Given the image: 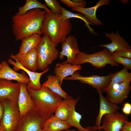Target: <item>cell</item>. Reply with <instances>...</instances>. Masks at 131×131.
<instances>
[{"label":"cell","mask_w":131,"mask_h":131,"mask_svg":"<svg viewBox=\"0 0 131 131\" xmlns=\"http://www.w3.org/2000/svg\"><path fill=\"white\" fill-rule=\"evenodd\" d=\"M86 63L91 64L97 68L103 67L107 64L113 66H119L118 64L113 60L110 53L106 48L91 54L80 51L72 65H81Z\"/></svg>","instance_id":"5b68a950"},{"label":"cell","mask_w":131,"mask_h":131,"mask_svg":"<svg viewBox=\"0 0 131 131\" xmlns=\"http://www.w3.org/2000/svg\"><path fill=\"white\" fill-rule=\"evenodd\" d=\"M114 73H110L105 76L93 75L90 76L81 75L78 71L75 72L70 77H66L65 80H77L81 83L86 84L91 86L98 90H102L109 84L113 76Z\"/></svg>","instance_id":"52a82bcc"},{"label":"cell","mask_w":131,"mask_h":131,"mask_svg":"<svg viewBox=\"0 0 131 131\" xmlns=\"http://www.w3.org/2000/svg\"><path fill=\"white\" fill-rule=\"evenodd\" d=\"M46 11L40 8L30 10L21 15L15 14L12 18V30L16 41L34 34H42L41 30Z\"/></svg>","instance_id":"6da1fadb"},{"label":"cell","mask_w":131,"mask_h":131,"mask_svg":"<svg viewBox=\"0 0 131 131\" xmlns=\"http://www.w3.org/2000/svg\"><path fill=\"white\" fill-rule=\"evenodd\" d=\"M70 110V107L67 100L66 99H64L56 109L54 116L57 119L66 121Z\"/></svg>","instance_id":"83f0119b"},{"label":"cell","mask_w":131,"mask_h":131,"mask_svg":"<svg viewBox=\"0 0 131 131\" xmlns=\"http://www.w3.org/2000/svg\"><path fill=\"white\" fill-rule=\"evenodd\" d=\"M33 101V109L38 115L46 120L55 113L63 100L60 96L49 88L41 86L35 90L27 86Z\"/></svg>","instance_id":"7a4b0ae2"},{"label":"cell","mask_w":131,"mask_h":131,"mask_svg":"<svg viewBox=\"0 0 131 131\" xmlns=\"http://www.w3.org/2000/svg\"><path fill=\"white\" fill-rule=\"evenodd\" d=\"M99 97L100 105L98 115L96 118L95 126L99 127L101 123V120L103 115L106 114H113L120 109L118 105L110 101L105 97L101 90H98Z\"/></svg>","instance_id":"2e32d148"},{"label":"cell","mask_w":131,"mask_h":131,"mask_svg":"<svg viewBox=\"0 0 131 131\" xmlns=\"http://www.w3.org/2000/svg\"><path fill=\"white\" fill-rule=\"evenodd\" d=\"M41 38V35L37 34H34L24 38L21 40L18 53L24 54L36 48Z\"/></svg>","instance_id":"603a6c76"},{"label":"cell","mask_w":131,"mask_h":131,"mask_svg":"<svg viewBox=\"0 0 131 131\" xmlns=\"http://www.w3.org/2000/svg\"><path fill=\"white\" fill-rule=\"evenodd\" d=\"M0 131H1L0 130Z\"/></svg>","instance_id":"f35d334b"},{"label":"cell","mask_w":131,"mask_h":131,"mask_svg":"<svg viewBox=\"0 0 131 131\" xmlns=\"http://www.w3.org/2000/svg\"><path fill=\"white\" fill-rule=\"evenodd\" d=\"M62 44V50L59 53V58L62 60L64 56H66L67 60L62 63L72 64L80 51L77 39L73 35H69Z\"/></svg>","instance_id":"8fae6325"},{"label":"cell","mask_w":131,"mask_h":131,"mask_svg":"<svg viewBox=\"0 0 131 131\" xmlns=\"http://www.w3.org/2000/svg\"><path fill=\"white\" fill-rule=\"evenodd\" d=\"M62 131H79L78 130V131H76V130H69V129H68Z\"/></svg>","instance_id":"d590c367"},{"label":"cell","mask_w":131,"mask_h":131,"mask_svg":"<svg viewBox=\"0 0 131 131\" xmlns=\"http://www.w3.org/2000/svg\"><path fill=\"white\" fill-rule=\"evenodd\" d=\"M62 10V17L63 20L72 18H76L80 19L83 21L85 23L86 26L89 30L92 33L96 34L93 29L91 28L90 25H91L87 20L85 17L82 14L79 13H74L66 10L65 8L61 7Z\"/></svg>","instance_id":"4316f807"},{"label":"cell","mask_w":131,"mask_h":131,"mask_svg":"<svg viewBox=\"0 0 131 131\" xmlns=\"http://www.w3.org/2000/svg\"><path fill=\"white\" fill-rule=\"evenodd\" d=\"M2 68V66L1 64H0V71L1 70Z\"/></svg>","instance_id":"8d00e7d4"},{"label":"cell","mask_w":131,"mask_h":131,"mask_svg":"<svg viewBox=\"0 0 131 131\" xmlns=\"http://www.w3.org/2000/svg\"><path fill=\"white\" fill-rule=\"evenodd\" d=\"M80 97L74 99L71 96L67 97L66 99L70 107V110L67 118L66 121L71 127L76 128L80 131H93L91 127L88 126L86 128L83 127L80 123L82 115L77 112L75 110V106Z\"/></svg>","instance_id":"4fadbf2b"},{"label":"cell","mask_w":131,"mask_h":131,"mask_svg":"<svg viewBox=\"0 0 131 131\" xmlns=\"http://www.w3.org/2000/svg\"><path fill=\"white\" fill-rule=\"evenodd\" d=\"M20 83L0 79V100L7 99L17 103Z\"/></svg>","instance_id":"7c38bea8"},{"label":"cell","mask_w":131,"mask_h":131,"mask_svg":"<svg viewBox=\"0 0 131 131\" xmlns=\"http://www.w3.org/2000/svg\"><path fill=\"white\" fill-rule=\"evenodd\" d=\"M105 36L111 41V43L106 44H101L98 47H102L107 48L110 53L123 48H131V46L125 39L120 35L119 31H117L115 33L112 32L111 33H106Z\"/></svg>","instance_id":"ffe728a7"},{"label":"cell","mask_w":131,"mask_h":131,"mask_svg":"<svg viewBox=\"0 0 131 131\" xmlns=\"http://www.w3.org/2000/svg\"><path fill=\"white\" fill-rule=\"evenodd\" d=\"M110 54L113 59L115 62L122 65L124 68L128 70L131 69V59L115 56L111 53Z\"/></svg>","instance_id":"f546056e"},{"label":"cell","mask_w":131,"mask_h":131,"mask_svg":"<svg viewBox=\"0 0 131 131\" xmlns=\"http://www.w3.org/2000/svg\"><path fill=\"white\" fill-rule=\"evenodd\" d=\"M129 120L128 116L118 111L111 114L103 116L101 120L102 124L99 127H91L93 131L103 129L104 131H120L122 125Z\"/></svg>","instance_id":"ba28073f"},{"label":"cell","mask_w":131,"mask_h":131,"mask_svg":"<svg viewBox=\"0 0 131 131\" xmlns=\"http://www.w3.org/2000/svg\"><path fill=\"white\" fill-rule=\"evenodd\" d=\"M115 56L131 59V47H123L111 53Z\"/></svg>","instance_id":"4dcf8cb0"},{"label":"cell","mask_w":131,"mask_h":131,"mask_svg":"<svg viewBox=\"0 0 131 131\" xmlns=\"http://www.w3.org/2000/svg\"><path fill=\"white\" fill-rule=\"evenodd\" d=\"M72 29L69 19L63 20L61 15L55 14L51 10L46 11L41 31L44 35L50 38L56 47L65 41Z\"/></svg>","instance_id":"3957f363"},{"label":"cell","mask_w":131,"mask_h":131,"mask_svg":"<svg viewBox=\"0 0 131 131\" xmlns=\"http://www.w3.org/2000/svg\"><path fill=\"white\" fill-rule=\"evenodd\" d=\"M113 76L108 86L102 91L105 93L106 91L113 85L119 84L125 81L131 79V73L128 71V69L124 68L120 71L114 73Z\"/></svg>","instance_id":"d4e9b609"},{"label":"cell","mask_w":131,"mask_h":131,"mask_svg":"<svg viewBox=\"0 0 131 131\" xmlns=\"http://www.w3.org/2000/svg\"><path fill=\"white\" fill-rule=\"evenodd\" d=\"M120 131H131V122H126L122 126Z\"/></svg>","instance_id":"836d02e7"},{"label":"cell","mask_w":131,"mask_h":131,"mask_svg":"<svg viewBox=\"0 0 131 131\" xmlns=\"http://www.w3.org/2000/svg\"><path fill=\"white\" fill-rule=\"evenodd\" d=\"M131 81L130 79L113 85L106 92V98L117 105L123 103L127 98L130 91Z\"/></svg>","instance_id":"30bf717a"},{"label":"cell","mask_w":131,"mask_h":131,"mask_svg":"<svg viewBox=\"0 0 131 131\" xmlns=\"http://www.w3.org/2000/svg\"><path fill=\"white\" fill-rule=\"evenodd\" d=\"M2 68L0 71V79L9 80H13L19 83L27 84L30 82L29 78L24 71L18 73L12 69L6 61L1 62Z\"/></svg>","instance_id":"e0dca14e"},{"label":"cell","mask_w":131,"mask_h":131,"mask_svg":"<svg viewBox=\"0 0 131 131\" xmlns=\"http://www.w3.org/2000/svg\"><path fill=\"white\" fill-rule=\"evenodd\" d=\"M10 57L16 60L22 66L30 71L35 72L38 69V56L36 48L24 54H11Z\"/></svg>","instance_id":"5bb4252c"},{"label":"cell","mask_w":131,"mask_h":131,"mask_svg":"<svg viewBox=\"0 0 131 131\" xmlns=\"http://www.w3.org/2000/svg\"><path fill=\"white\" fill-rule=\"evenodd\" d=\"M44 1L53 13L57 15H62L61 7L57 0H45Z\"/></svg>","instance_id":"f1b7e54d"},{"label":"cell","mask_w":131,"mask_h":131,"mask_svg":"<svg viewBox=\"0 0 131 131\" xmlns=\"http://www.w3.org/2000/svg\"><path fill=\"white\" fill-rule=\"evenodd\" d=\"M4 112V108L1 100H0V125Z\"/></svg>","instance_id":"e575fe53"},{"label":"cell","mask_w":131,"mask_h":131,"mask_svg":"<svg viewBox=\"0 0 131 131\" xmlns=\"http://www.w3.org/2000/svg\"><path fill=\"white\" fill-rule=\"evenodd\" d=\"M70 127L66 121L57 119L53 115L46 120L43 131H62Z\"/></svg>","instance_id":"cb8c5ba5"},{"label":"cell","mask_w":131,"mask_h":131,"mask_svg":"<svg viewBox=\"0 0 131 131\" xmlns=\"http://www.w3.org/2000/svg\"><path fill=\"white\" fill-rule=\"evenodd\" d=\"M20 83V89L18 97L17 105L21 118L29 111L33 109V105L27 88V84Z\"/></svg>","instance_id":"ac0fdd59"},{"label":"cell","mask_w":131,"mask_h":131,"mask_svg":"<svg viewBox=\"0 0 131 131\" xmlns=\"http://www.w3.org/2000/svg\"><path fill=\"white\" fill-rule=\"evenodd\" d=\"M110 2L109 0H99L93 7L88 8L78 7L72 9V10L81 13L92 25L100 26L102 25L103 24L102 22L97 17L96 11L100 6L109 5Z\"/></svg>","instance_id":"d6986e66"},{"label":"cell","mask_w":131,"mask_h":131,"mask_svg":"<svg viewBox=\"0 0 131 131\" xmlns=\"http://www.w3.org/2000/svg\"><path fill=\"white\" fill-rule=\"evenodd\" d=\"M98 131H104V130L103 129H101L99 130H98Z\"/></svg>","instance_id":"74e56055"},{"label":"cell","mask_w":131,"mask_h":131,"mask_svg":"<svg viewBox=\"0 0 131 131\" xmlns=\"http://www.w3.org/2000/svg\"><path fill=\"white\" fill-rule=\"evenodd\" d=\"M1 101L4 112L0 130L1 131H15L21 119L17 103L7 99Z\"/></svg>","instance_id":"8992f818"},{"label":"cell","mask_w":131,"mask_h":131,"mask_svg":"<svg viewBox=\"0 0 131 131\" xmlns=\"http://www.w3.org/2000/svg\"><path fill=\"white\" fill-rule=\"evenodd\" d=\"M46 120L31 110L21 118L15 131H43Z\"/></svg>","instance_id":"9c48e42d"},{"label":"cell","mask_w":131,"mask_h":131,"mask_svg":"<svg viewBox=\"0 0 131 131\" xmlns=\"http://www.w3.org/2000/svg\"><path fill=\"white\" fill-rule=\"evenodd\" d=\"M36 8L43 9L47 11L51 10L45 4L36 0H26L23 6L18 8V12L16 14L18 15H22L30 10Z\"/></svg>","instance_id":"484cf974"},{"label":"cell","mask_w":131,"mask_h":131,"mask_svg":"<svg viewBox=\"0 0 131 131\" xmlns=\"http://www.w3.org/2000/svg\"><path fill=\"white\" fill-rule=\"evenodd\" d=\"M15 62L10 58L8 59L9 64L13 66V70L16 72L20 70H22L28 75L30 80V82L27 86L35 90L40 89L41 87L40 82L41 78L44 74L48 71L49 68H47L44 71L40 73L34 72L30 71L24 68L16 60Z\"/></svg>","instance_id":"9a60e30c"},{"label":"cell","mask_w":131,"mask_h":131,"mask_svg":"<svg viewBox=\"0 0 131 131\" xmlns=\"http://www.w3.org/2000/svg\"><path fill=\"white\" fill-rule=\"evenodd\" d=\"M122 111L125 115H128L131 113V105L129 103H125L122 109Z\"/></svg>","instance_id":"d6a6232c"},{"label":"cell","mask_w":131,"mask_h":131,"mask_svg":"<svg viewBox=\"0 0 131 131\" xmlns=\"http://www.w3.org/2000/svg\"><path fill=\"white\" fill-rule=\"evenodd\" d=\"M82 67L81 65H73L69 63H57L54 69L55 75L60 79V84L61 86L64 80L67 76L71 75L75 72L81 70Z\"/></svg>","instance_id":"44dd1931"},{"label":"cell","mask_w":131,"mask_h":131,"mask_svg":"<svg viewBox=\"0 0 131 131\" xmlns=\"http://www.w3.org/2000/svg\"><path fill=\"white\" fill-rule=\"evenodd\" d=\"M47 78V80L42 86L49 88L64 99H66L68 95L61 88L59 77L56 75H49Z\"/></svg>","instance_id":"7402d4cb"},{"label":"cell","mask_w":131,"mask_h":131,"mask_svg":"<svg viewBox=\"0 0 131 131\" xmlns=\"http://www.w3.org/2000/svg\"><path fill=\"white\" fill-rule=\"evenodd\" d=\"M60 1L68 7L72 8V9L78 7H85L86 5V2L84 0L79 3L76 2L73 0H61Z\"/></svg>","instance_id":"1f68e13d"},{"label":"cell","mask_w":131,"mask_h":131,"mask_svg":"<svg viewBox=\"0 0 131 131\" xmlns=\"http://www.w3.org/2000/svg\"><path fill=\"white\" fill-rule=\"evenodd\" d=\"M48 36L44 35L36 48L38 56L37 68L44 71L57 58L59 52Z\"/></svg>","instance_id":"277c9868"}]
</instances>
